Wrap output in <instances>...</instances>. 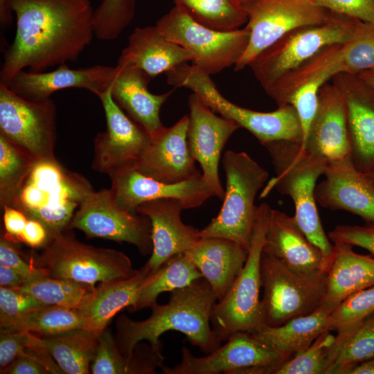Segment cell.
Returning <instances> with one entry per match:
<instances>
[{
  "label": "cell",
  "instance_id": "obj_21",
  "mask_svg": "<svg viewBox=\"0 0 374 374\" xmlns=\"http://www.w3.org/2000/svg\"><path fill=\"white\" fill-rule=\"evenodd\" d=\"M325 179L316 186L322 207L343 210L374 224V184L354 166L350 157L328 161Z\"/></svg>",
  "mask_w": 374,
  "mask_h": 374
},
{
  "label": "cell",
  "instance_id": "obj_35",
  "mask_svg": "<svg viewBox=\"0 0 374 374\" xmlns=\"http://www.w3.org/2000/svg\"><path fill=\"white\" fill-rule=\"evenodd\" d=\"M373 357L374 312L356 325L337 332L328 374H349L358 364Z\"/></svg>",
  "mask_w": 374,
  "mask_h": 374
},
{
  "label": "cell",
  "instance_id": "obj_23",
  "mask_svg": "<svg viewBox=\"0 0 374 374\" xmlns=\"http://www.w3.org/2000/svg\"><path fill=\"white\" fill-rule=\"evenodd\" d=\"M116 73V66L95 65L71 69L62 64L51 71H19L8 88L18 96L32 101L50 98L51 94L67 88H81L98 96L108 90Z\"/></svg>",
  "mask_w": 374,
  "mask_h": 374
},
{
  "label": "cell",
  "instance_id": "obj_51",
  "mask_svg": "<svg viewBox=\"0 0 374 374\" xmlns=\"http://www.w3.org/2000/svg\"><path fill=\"white\" fill-rule=\"evenodd\" d=\"M3 219L6 233L10 240L20 242L21 235L28 221L27 217L19 210L10 206H3Z\"/></svg>",
  "mask_w": 374,
  "mask_h": 374
},
{
  "label": "cell",
  "instance_id": "obj_1",
  "mask_svg": "<svg viewBox=\"0 0 374 374\" xmlns=\"http://www.w3.org/2000/svg\"><path fill=\"white\" fill-rule=\"evenodd\" d=\"M16 16L12 43L3 54L0 84L8 87L28 68L43 72L75 62L94 35L91 0H7Z\"/></svg>",
  "mask_w": 374,
  "mask_h": 374
},
{
  "label": "cell",
  "instance_id": "obj_50",
  "mask_svg": "<svg viewBox=\"0 0 374 374\" xmlns=\"http://www.w3.org/2000/svg\"><path fill=\"white\" fill-rule=\"evenodd\" d=\"M28 332L12 331L1 328L0 368L18 357L24 356Z\"/></svg>",
  "mask_w": 374,
  "mask_h": 374
},
{
  "label": "cell",
  "instance_id": "obj_55",
  "mask_svg": "<svg viewBox=\"0 0 374 374\" xmlns=\"http://www.w3.org/2000/svg\"><path fill=\"white\" fill-rule=\"evenodd\" d=\"M349 374H374V357L358 364Z\"/></svg>",
  "mask_w": 374,
  "mask_h": 374
},
{
  "label": "cell",
  "instance_id": "obj_52",
  "mask_svg": "<svg viewBox=\"0 0 374 374\" xmlns=\"http://www.w3.org/2000/svg\"><path fill=\"white\" fill-rule=\"evenodd\" d=\"M51 239L48 231L41 222L28 219L21 235L20 242H24L33 249H43Z\"/></svg>",
  "mask_w": 374,
  "mask_h": 374
},
{
  "label": "cell",
  "instance_id": "obj_22",
  "mask_svg": "<svg viewBox=\"0 0 374 374\" xmlns=\"http://www.w3.org/2000/svg\"><path fill=\"white\" fill-rule=\"evenodd\" d=\"M181 202L175 198L150 200L135 212L147 216L152 226V251L145 266L153 272L172 256L185 253L200 239L199 230L181 218Z\"/></svg>",
  "mask_w": 374,
  "mask_h": 374
},
{
  "label": "cell",
  "instance_id": "obj_16",
  "mask_svg": "<svg viewBox=\"0 0 374 374\" xmlns=\"http://www.w3.org/2000/svg\"><path fill=\"white\" fill-rule=\"evenodd\" d=\"M98 97L105 111L107 129L95 138L92 169L109 175L134 168L150 143V134L116 103L111 87Z\"/></svg>",
  "mask_w": 374,
  "mask_h": 374
},
{
  "label": "cell",
  "instance_id": "obj_32",
  "mask_svg": "<svg viewBox=\"0 0 374 374\" xmlns=\"http://www.w3.org/2000/svg\"><path fill=\"white\" fill-rule=\"evenodd\" d=\"M100 333L82 328L39 337L63 373L88 374Z\"/></svg>",
  "mask_w": 374,
  "mask_h": 374
},
{
  "label": "cell",
  "instance_id": "obj_57",
  "mask_svg": "<svg viewBox=\"0 0 374 374\" xmlns=\"http://www.w3.org/2000/svg\"><path fill=\"white\" fill-rule=\"evenodd\" d=\"M364 82L374 88V69L364 71L357 74Z\"/></svg>",
  "mask_w": 374,
  "mask_h": 374
},
{
  "label": "cell",
  "instance_id": "obj_40",
  "mask_svg": "<svg viewBox=\"0 0 374 374\" xmlns=\"http://www.w3.org/2000/svg\"><path fill=\"white\" fill-rule=\"evenodd\" d=\"M330 332L320 335L308 348L282 364L274 374H328L336 340Z\"/></svg>",
  "mask_w": 374,
  "mask_h": 374
},
{
  "label": "cell",
  "instance_id": "obj_31",
  "mask_svg": "<svg viewBox=\"0 0 374 374\" xmlns=\"http://www.w3.org/2000/svg\"><path fill=\"white\" fill-rule=\"evenodd\" d=\"M335 308L323 303L310 314L293 318L278 326L264 325L252 334L290 359L308 348L323 332L331 331L330 317Z\"/></svg>",
  "mask_w": 374,
  "mask_h": 374
},
{
  "label": "cell",
  "instance_id": "obj_45",
  "mask_svg": "<svg viewBox=\"0 0 374 374\" xmlns=\"http://www.w3.org/2000/svg\"><path fill=\"white\" fill-rule=\"evenodd\" d=\"M330 78L318 77L301 85L294 91L290 105L295 109L303 132V144L308 136L312 121L315 116L319 103V92L321 87Z\"/></svg>",
  "mask_w": 374,
  "mask_h": 374
},
{
  "label": "cell",
  "instance_id": "obj_11",
  "mask_svg": "<svg viewBox=\"0 0 374 374\" xmlns=\"http://www.w3.org/2000/svg\"><path fill=\"white\" fill-rule=\"evenodd\" d=\"M156 26L165 38L191 55L193 65L209 75L235 66L249 39L246 26L231 31L214 30L195 21L176 6Z\"/></svg>",
  "mask_w": 374,
  "mask_h": 374
},
{
  "label": "cell",
  "instance_id": "obj_29",
  "mask_svg": "<svg viewBox=\"0 0 374 374\" xmlns=\"http://www.w3.org/2000/svg\"><path fill=\"white\" fill-rule=\"evenodd\" d=\"M152 272L144 265L133 276L100 283L76 310L86 328L100 333L121 310L134 305L139 292Z\"/></svg>",
  "mask_w": 374,
  "mask_h": 374
},
{
  "label": "cell",
  "instance_id": "obj_54",
  "mask_svg": "<svg viewBox=\"0 0 374 374\" xmlns=\"http://www.w3.org/2000/svg\"><path fill=\"white\" fill-rule=\"evenodd\" d=\"M26 283L24 277L14 269L0 265L1 287L19 289Z\"/></svg>",
  "mask_w": 374,
  "mask_h": 374
},
{
  "label": "cell",
  "instance_id": "obj_13",
  "mask_svg": "<svg viewBox=\"0 0 374 374\" xmlns=\"http://www.w3.org/2000/svg\"><path fill=\"white\" fill-rule=\"evenodd\" d=\"M243 6L249 39L245 51L234 66L236 71L249 66L257 55L287 33L327 22L335 14L311 0H257Z\"/></svg>",
  "mask_w": 374,
  "mask_h": 374
},
{
  "label": "cell",
  "instance_id": "obj_24",
  "mask_svg": "<svg viewBox=\"0 0 374 374\" xmlns=\"http://www.w3.org/2000/svg\"><path fill=\"white\" fill-rule=\"evenodd\" d=\"M301 145L328 161L350 157L346 105L332 83L321 87L317 112Z\"/></svg>",
  "mask_w": 374,
  "mask_h": 374
},
{
  "label": "cell",
  "instance_id": "obj_46",
  "mask_svg": "<svg viewBox=\"0 0 374 374\" xmlns=\"http://www.w3.org/2000/svg\"><path fill=\"white\" fill-rule=\"evenodd\" d=\"M48 306L17 289L0 287V326L28 312Z\"/></svg>",
  "mask_w": 374,
  "mask_h": 374
},
{
  "label": "cell",
  "instance_id": "obj_3",
  "mask_svg": "<svg viewBox=\"0 0 374 374\" xmlns=\"http://www.w3.org/2000/svg\"><path fill=\"white\" fill-rule=\"evenodd\" d=\"M263 146L271 157L276 176L267 182L261 197L275 188L292 199L294 217L308 239L320 249L328 271L335 248L325 233L315 199L316 182L324 174L328 161L301 143L276 141Z\"/></svg>",
  "mask_w": 374,
  "mask_h": 374
},
{
  "label": "cell",
  "instance_id": "obj_7",
  "mask_svg": "<svg viewBox=\"0 0 374 374\" xmlns=\"http://www.w3.org/2000/svg\"><path fill=\"white\" fill-rule=\"evenodd\" d=\"M166 76L169 84L192 90L214 112L247 130L262 145L276 141L302 143L301 125L291 105L278 107L270 112L240 107L220 93L209 75L188 62L167 72Z\"/></svg>",
  "mask_w": 374,
  "mask_h": 374
},
{
  "label": "cell",
  "instance_id": "obj_42",
  "mask_svg": "<svg viewBox=\"0 0 374 374\" xmlns=\"http://www.w3.org/2000/svg\"><path fill=\"white\" fill-rule=\"evenodd\" d=\"M135 9V0H102L93 12L95 36L104 41L117 38L132 21Z\"/></svg>",
  "mask_w": 374,
  "mask_h": 374
},
{
  "label": "cell",
  "instance_id": "obj_19",
  "mask_svg": "<svg viewBox=\"0 0 374 374\" xmlns=\"http://www.w3.org/2000/svg\"><path fill=\"white\" fill-rule=\"evenodd\" d=\"M115 202L122 208L136 213L141 204L161 198L179 199L184 209L202 205L213 196L202 176L176 184H167L147 177L133 168L109 175Z\"/></svg>",
  "mask_w": 374,
  "mask_h": 374
},
{
  "label": "cell",
  "instance_id": "obj_33",
  "mask_svg": "<svg viewBox=\"0 0 374 374\" xmlns=\"http://www.w3.org/2000/svg\"><path fill=\"white\" fill-rule=\"evenodd\" d=\"M202 273L185 253H178L152 272L141 286L132 312L157 304V297L166 292H172L186 287L202 278Z\"/></svg>",
  "mask_w": 374,
  "mask_h": 374
},
{
  "label": "cell",
  "instance_id": "obj_53",
  "mask_svg": "<svg viewBox=\"0 0 374 374\" xmlns=\"http://www.w3.org/2000/svg\"><path fill=\"white\" fill-rule=\"evenodd\" d=\"M1 374H46L51 373L48 368L38 360L20 356L3 368H0Z\"/></svg>",
  "mask_w": 374,
  "mask_h": 374
},
{
  "label": "cell",
  "instance_id": "obj_12",
  "mask_svg": "<svg viewBox=\"0 0 374 374\" xmlns=\"http://www.w3.org/2000/svg\"><path fill=\"white\" fill-rule=\"evenodd\" d=\"M181 361L172 367L161 365L164 374H274L290 358L257 339L237 332L224 345L204 357H195L183 346Z\"/></svg>",
  "mask_w": 374,
  "mask_h": 374
},
{
  "label": "cell",
  "instance_id": "obj_56",
  "mask_svg": "<svg viewBox=\"0 0 374 374\" xmlns=\"http://www.w3.org/2000/svg\"><path fill=\"white\" fill-rule=\"evenodd\" d=\"M12 20V11L8 6L7 0H0V21L1 26L10 25Z\"/></svg>",
  "mask_w": 374,
  "mask_h": 374
},
{
  "label": "cell",
  "instance_id": "obj_47",
  "mask_svg": "<svg viewBox=\"0 0 374 374\" xmlns=\"http://www.w3.org/2000/svg\"><path fill=\"white\" fill-rule=\"evenodd\" d=\"M334 244L341 243L364 248L374 255V224L366 225H337L328 233Z\"/></svg>",
  "mask_w": 374,
  "mask_h": 374
},
{
  "label": "cell",
  "instance_id": "obj_36",
  "mask_svg": "<svg viewBox=\"0 0 374 374\" xmlns=\"http://www.w3.org/2000/svg\"><path fill=\"white\" fill-rule=\"evenodd\" d=\"M0 327L44 337L86 328V325L76 310L48 305L21 314Z\"/></svg>",
  "mask_w": 374,
  "mask_h": 374
},
{
  "label": "cell",
  "instance_id": "obj_34",
  "mask_svg": "<svg viewBox=\"0 0 374 374\" xmlns=\"http://www.w3.org/2000/svg\"><path fill=\"white\" fill-rule=\"evenodd\" d=\"M341 44L326 46L296 69L286 75L265 92L278 107L290 105L292 96L301 84L321 76L332 78L342 72Z\"/></svg>",
  "mask_w": 374,
  "mask_h": 374
},
{
  "label": "cell",
  "instance_id": "obj_20",
  "mask_svg": "<svg viewBox=\"0 0 374 374\" xmlns=\"http://www.w3.org/2000/svg\"><path fill=\"white\" fill-rule=\"evenodd\" d=\"M332 80L346 105L351 160L367 174L374 169V88L350 73H339Z\"/></svg>",
  "mask_w": 374,
  "mask_h": 374
},
{
  "label": "cell",
  "instance_id": "obj_5",
  "mask_svg": "<svg viewBox=\"0 0 374 374\" xmlns=\"http://www.w3.org/2000/svg\"><path fill=\"white\" fill-rule=\"evenodd\" d=\"M271 210L267 203L256 206L247 260L226 294L213 308L211 323L222 341L237 332L254 333L265 325L260 299V262Z\"/></svg>",
  "mask_w": 374,
  "mask_h": 374
},
{
  "label": "cell",
  "instance_id": "obj_48",
  "mask_svg": "<svg viewBox=\"0 0 374 374\" xmlns=\"http://www.w3.org/2000/svg\"><path fill=\"white\" fill-rule=\"evenodd\" d=\"M17 243L8 238L4 233H1L0 265L11 267L18 271L24 277L26 283L46 275L42 269L36 267L30 261L28 262L23 258L16 245Z\"/></svg>",
  "mask_w": 374,
  "mask_h": 374
},
{
  "label": "cell",
  "instance_id": "obj_15",
  "mask_svg": "<svg viewBox=\"0 0 374 374\" xmlns=\"http://www.w3.org/2000/svg\"><path fill=\"white\" fill-rule=\"evenodd\" d=\"M69 229L82 231L87 238L132 244L143 256L152 251L150 219L120 207L110 188L91 193L74 213Z\"/></svg>",
  "mask_w": 374,
  "mask_h": 374
},
{
  "label": "cell",
  "instance_id": "obj_37",
  "mask_svg": "<svg viewBox=\"0 0 374 374\" xmlns=\"http://www.w3.org/2000/svg\"><path fill=\"white\" fill-rule=\"evenodd\" d=\"M199 24L214 30L231 31L247 24V15L238 0H174Z\"/></svg>",
  "mask_w": 374,
  "mask_h": 374
},
{
  "label": "cell",
  "instance_id": "obj_38",
  "mask_svg": "<svg viewBox=\"0 0 374 374\" xmlns=\"http://www.w3.org/2000/svg\"><path fill=\"white\" fill-rule=\"evenodd\" d=\"M30 154L0 134V205L12 206L35 161Z\"/></svg>",
  "mask_w": 374,
  "mask_h": 374
},
{
  "label": "cell",
  "instance_id": "obj_4",
  "mask_svg": "<svg viewBox=\"0 0 374 374\" xmlns=\"http://www.w3.org/2000/svg\"><path fill=\"white\" fill-rule=\"evenodd\" d=\"M90 181L54 158L35 161L11 206L41 222L53 238L69 229L81 204L94 192Z\"/></svg>",
  "mask_w": 374,
  "mask_h": 374
},
{
  "label": "cell",
  "instance_id": "obj_58",
  "mask_svg": "<svg viewBox=\"0 0 374 374\" xmlns=\"http://www.w3.org/2000/svg\"><path fill=\"white\" fill-rule=\"evenodd\" d=\"M366 175L374 184V169L370 172L366 174Z\"/></svg>",
  "mask_w": 374,
  "mask_h": 374
},
{
  "label": "cell",
  "instance_id": "obj_17",
  "mask_svg": "<svg viewBox=\"0 0 374 374\" xmlns=\"http://www.w3.org/2000/svg\"><path fill=\"white\" fill-rule=\"evenodd\" d=\"M188 143L190 154L202 170V178L213 196L224 197L219 176L221 152L231 136L240 128L234 121L216 115L195 93L188 98Z\"/></svg>",
  "mask_w": 374,
  "mask_h": 374
},
{
  "label": "cell",
  "instance_id": "obj_39",
  "mask_svg": "<svg viewBox=\"0 0 374 374\" xmlns=\"http://www.w3.org/2000/svg\"><path fill=\"white\" fill-rule=\"evenodd\" d=\"M95 287L44 275L17 290L32 295L47 305L77 310Z\"/></svg>",
  "mask_w": 374,
  "mask_h": 374
},
{
  "label": "cell",
  "instance_id": "obj_59",
  "mask_svg": "<svg viewBox=\"0 0 374 374\" xmlns=\"http://www.w3.org/2000/svg\"><path fill=\"white\" fill-rule=\"evenodd\" d=\"M239 2H240L243 6L253 3L257 0H238Z\"/></svg>",
  "mask_w": 374,
  "mask_h": 374
},
{
  "label": "cell",
  "instance_id": "obj_14",
  "mask_svg": "<svg viewBox=\"0 0 374 374\" xmlns=\"http://www.w3.org/2000/svg\"><path fill=\"white\" fill-rule=\"evenodd\" d=\"M0 134L36 160L54 158L57 129L53 100H29L0 84Z\"/></svg>",
  "mask_w": 374,
  "mask_h": 374
},
{
  "label": "cell",
  "instance_id": "obj_18",
  "mask_svg": "<svg viewBox=\"0 0 374 374\" xmlns=\"http://www.w3.org/2000/svg\"><path fill=\"white\" fill-rule=\"evenodd\" d=\"M189 116L170 127H164L143 150L134 168L141 174L167 184L188 181L202 175L196 169L188 143Z\"/></svg>",
  "mask_w": 374,
  "mask_h": 374
},
{
  "label": "cell",
  "instance_id": "obj_27",
  "mask_svg": "<svg viewBox=\"0 0 374 374\" xmlns=\"http://www.w3.org/2000/svg\"><path fill=\"white\" fill-rule=\"evenodd\" d=\"M185 253L208 282L219 301L242 269L248 247L228 238L201 237Z\"/></svg>",
  "mask_w": 374,
  "mask_h": 374
},
{
  "label": "cell",
  "instance_id": "obj_8",
  "mask_svg": "<svg viewBox=\"0 0 374 374\" xmlns=\"http://www.w3.org/2000/svg\"><path fill=\"white\" fill-rule=\"evenodd\" d=\"M222 166L226 177L223 204L199 235L228 238L248 247L256 208L255 197L269 174L244 152L226 151Z\"/></svg>",
  "mask_w": 374,
  "mask_h": 374
},
{
  "label": "cell",
  "instance_id": "obj_30",
  "mask_svg": "<svg viewBox=\"0 0 374 374\" xmlns=\"http://www.w3.org/2000/svg\"><path fill=\"white\" fill-rule=\"evenodd\" d=\"M334 245L324 303L336 308L350 295L374 285V255L357 253L346 244Z\"/></svg>",
  "mask_w": 374,
  "mask_h": 374
},
{
  "label": "cell",
  "instance_id": "obj_41",
  "mask_svg": "<svg viewBox=\"0 0 374 374\" xmlns=\"http://www.w3.org/2000/svg\"><path fill=\"white\" fill-rule=\"evenodd\" d=\"M342 72L358 74L374 69V24L357 21L350 39L341 45Z\"/></svg>",
  "mask_w": 374,
  "mask_h": 374
},
{
  "label": "cell",
  "instance_id": "obj_26",
  "mask_svg": "<svg viewBox=\"0 0 374 374\" xmlns=\"http://www.w3.org/2000/svg\"><path fill=\"white\" fill-rule=\"evenodd\" d=\"M116 73L111 85L116 103L134 122L152 136L164 127L160 109L173 90L153 94L148 89L152 79L141 69L131 65L116 64Z\"/></svg>",
  "mask_w": 374,
  "mask_h": 374
},
{
  "label": "cell",
  "instance_id": "obj_44",
  "mask_svg": "<svg viewBox=\"0 0 374 374\" xmlns=\"http://www.w3.org/2000/svg\"><path fill=\"white\" fill-rule=\"evenodd\" d=\"M90 371L93 374H136L132 359L122 355L107 328L99 335Z\"/></svg>",
  "mask_w": 374,
  "mask_h": 374
},
{
  "label": "cell",
  "instance_id": "obj_25",
  "mask_svg": "<svg viewBox=\"0 0 374 374\" xmlns=\"http://www.w3.org/2000/svg\"><path fill=\"white\" fill-rule=\"evenodd\" d=\"M263 253L301 273L326 271L320 249L308 239L294 216L280 211L271 210Z\"/></svg>",
  "mask_w": 374,
  "mask_h": 374
},
{
  "label": "cell",
  "instance_id": "obj_10",
  "mask_svg": "<svg viewBox=\"0 0 374 374\" xmlns=\"http://www.w3.org/2000/svg\"><path fill=\"white\" fill-rule=\"evenodd\" d=\"M260 276L265 325L280 326L293 318L310 314L324 303L326 271L301 273L262 251Z\"/></svg>",
  "mask_w": 374,
  "mask_h": 374
},
{
  "label": "cell",
  "instance_id": "obj_6",
  "mask_svg": "<svg viewBox=\"0 0 374 374\" xmlns=\"http://www.w3.org/2000/svg\"><path fill=\"white\" fill-rule=\"evenodd\" d=\"M70 230L54 236L40 253L30 256L33 265L48 276L95 287L96 283L126 279L138 272L123 252L85 244Z\"/></svg>",
  "mask_w": 374,
  "mask_h": 374
},
{
  "label": "cell",
  "instance_id": "obj_49",
  "mask_svg": "<svg viewBox=\"0 0 374 374\" xmlns=\"http://www.w3.org/2000/svg\"><path fill=\"white\" fill-rule=\"evenodd\" d=\"M333 12L374 24V0H311Z\"/></svg>",
  "mask_w": 374,
  "mask_h": 374
},
{
  "label": "cell",
  "instance_id": "obj_28",
  "mask_svg": "<svg viewBox=\"0 0 374 374\" xmlns=\"http://www.w3.org/2000/svg\"><path fill=\"white\" fill-rule=\"evenodd\" d=\"M191 61V55L165 38L155 25L134 28L117 64L137 67L152 78Z\"/></svg>",
  "mask_w": 374,
  "mask_h": 374
},
{
  "label": "cell",
  "instance_id": "obj_2",
  "mask_svg": "<svg viewBox=\"0 0 374 374\" xmlns=\"http://www.w3.org/2000/svg\"><path fill=\"white\" fill-rule=\"evenodd\" d=\"M217 302L208 282L200 278L171 292L168 302L150 308L152 314L145 320L134 321L126 315L118 317L114 338L116 346L127 359L135 346L143 341H148L156 351L161 353V335L175 330L185 335L193 345L208 354L222 342L211 323Z\"/></svg>",
  "mask_w": 374,
  "mask_h": 374
},
{
  "label": "cell",
  "instance_id": "obj_43",
  "mask_svg": "<svg viewBox=\"0 0 374 374\" xmlns=\"http://www.w3.org/2000/svg\"><path fill=\"white\" fill-rule=\"evenodd\" d=\"M374 312V285L348 296L332 312L330 317L331 331L348 329Z\"/></svg>",
  "mask_w": 374,
  "mask_h": 374
},
{
  "label": "cell",
  "instance_id": "obj_9",
  "mask_svg": "<svg viewBox=\"0 0 374 374\" xmlns=\"http://www.w3.org/2000/svg\"><path fill=\"white\" fill-rule=\"evenodd\" d=\"M357 21L335 13L327 22L294 29L262 51L249 66L265 91L323 48L349 40Z\"/></svg>",
  "mask_w": 374,
  "mask_h": 374
}]
</instances>
